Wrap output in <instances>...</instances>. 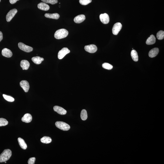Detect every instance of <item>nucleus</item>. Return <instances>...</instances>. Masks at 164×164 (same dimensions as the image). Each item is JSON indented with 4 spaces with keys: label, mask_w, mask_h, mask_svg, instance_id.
I'll return each mask as SVG.
<instances>
[{
    "label": "nucleus",
    "mask_w": 164,
    "mask_h": 164,
    "mask_svg": "<svg viewBox=\"0 0 164 164\" xmlns=\"http://www.w3.org/2000/svg\"><path fill=\"white\" fill-rule=\"evenodd\" d=\"M12 151L7 149L5 150L0 155V162H5L8 161L12 156Z\"/></svg>",
    "instance_id": "f257e3e1"
},
{
    "label": "nucleus",
    "mask_w": 164,
    "mask_h": 164,
    "mask_svg": "<svg viewBox=\"0 0 164 164\" xmlns=\"http://www.w3.org/2000/svg\"><path fill=\"white\" fill-rule=\"evenodd\" d=\"M68 34L67 30L65 29H62L57 30L55 32L54 35L55 38L57 39H61L66 38Z\"/></svg>",
    "instance_id": "f03ea898"
},
{
    "label": "nucleus",
    "mask_w": 164,
    "mask_h": 164,
    "mask_svg": "<svg viewBox=\"0 0 164 164\" xmlns=\"http://www.w3.org/2000/svg\"><path fill=\"white\" fill-rule=\"evenodd\" d=\"M55 125L58 128L63 131H67L70 130V126L68 124L61 121H57Z\"/></svg>",
    "instance_id": "7ed1b4c3"
},
{
    "label": "nucleus",
    "mask_w": 164,
    "mask_h": 164,
    "mask_svg": "<svg viewBox=\"0 0 164 164\" xmlns=\"http://www.w3.org/2000/svg\"><path fill=\"white\" fill-rule=\"evenodd\" d=\"M18 46L20 49L26 52H30L33 51V49L32 47L22 43H19Z\"/></svg>",
    "instance_id": "20e7f679"
},
{
    "label": "nucleus",
    "mask_w": 164,
    "mask_h": 164,
    "mask_svg": "<svg viewBox=\"0 0 164 164\" xmlns=\"http://www.w3.org/2000/svg\"><path fill=\"white\" fill-rule=\"evenodd\" d=\"M122 24L120 22L115 24L112 29V33L114 35H117L122 29Z\"/></svg>",
    "instance_id": "39448f33"
},
{
    "label": "nucleus",
    "mask_w": 164,
    "mask_h": 164,
    "mask_svg": "<svg viewBox=\"0 0 164 164\" xmlns=\"http://www.w3.org/2000/svg\"><path fill=\"white\" fill-rule=\"evenodd\" d=\"M70 52L69 50L66 47H64L58 52V58L59 59H62L67 54Z\"/></svg>",
    "instance_id": "423d86ee"
},
{
    "label": "nucleus",
    "mask_w": 164,
    "mask_h": 164,
    "mask_svg": "<svg viewBox=\"0 0 164 164\" xmlns=\"http://www.w3.org/2000/svg\"><path fill=\"white\" fill-rule=\"evenodd\" d=\"M17 12V10L16 9H14L10 11L6 16V20L7 22H10L14 17Z\"/></svg>",
    "instance_id": "0eeeda50"
},
{
    "label": "nucleus",
    "mask_w": 164,
    "mask_h": 164,
    "mask_svg": "<svg viewBox=\"0 0 164 164\" xmlns=\"http://www.w3.org/2000/svg\"><path fill=\"white\" fill-rule=\"evenodd\" d=\"M85 49L87 52L91 53H94L97 50V47L94 44H91L86 45L85 47Z\"/></svg>",
    "instance_id": "6e6552de"
},
{
    "label": "nucleus",
    "mask_w": 164,
    "mask_h": 164,
    "mask_svg": "<svg viewBox=\"0 0 164 164\" xmlns=\"http://www.w3.org/2000/svg\"><path fill=\"white\" fill-rule=\"evenodd\" d=\"M100 19L104 24H107L109 22V17L107 13H104L100 15Z\"/></svg>",
    "instance_id": "1a4fd4ad"
},
{
    "label": "nucleus",
    "mask_w": 164,
    "mask_h": 164,
    "mask_svg": "<svg viewBox=\"0 0 164 164\" xmlns=\"http://www.w3.org/2000/svg\"><path fill=\"white\" fill-rule=\"evenodd\" d=\"M20 85L25 92H28L30 88V85L27 81L26 80L21 81L20 82Z\"/></svg>",
    "instance_id": "9d476101"
},
{
    "label": "nucleus",
    "mask_w": 164,
    "mask_h": 164,
    "mask_svg": "<svg viewBox=\"0 0 164 164\" xmlns=\"http://www.w3.org/2000/svg\"><path fill=\"white\" fill-rule=\"evenodd\" d=\"M54 110L59 114L61 115H66L67 111L63 108L58 106H55L54 107Z\"/></svg>",
    "instance_id": "9b49d317"
},
{
    "label": "nucleus",
    "mask_w": 164,
    "mask_h": 164,
    "mask_svg": "<svg viewBox=\"0 0 164 164\" xmlns=\"http://www.w3.org/2000/svg\"><path fill=\"white\" fill-rule=\"evenodd\" d=\"M2 54L5 57L10 58L12 56V53L10 50L7 48H5L2 50Z\"/></svg>",
    "instance_id": "f8f14e48"
},
{
    "label": "nucleus",
    "mask_w": 164,
    "mask_h": 164,
    "mask_svg": "<svg viewBox=\"0 0 164 164\" xmlns=\"http://www.w3.org/2000/svg\"><path fill=\"white\" fill-rule=\"evenodd\" d=\"M86 19V17L84 15H80L76 16L74 19V21L76 23H80L83 22Z\"/></svg>",
    "instance_id": "ddd939ff"
},
{
    "label": "nucleus",
    "mask_w": 164,
    "mask_h": 164,
    "mask_svg": "<svg viewBox=\"0 0 164 164\" xmlns=\"http://www.w3.org/2000/svg\"><path fill=\"white\" fill-rule=\"evenodd\" d=\"M39 9L44 11H47L50 9V7L48 5L44 2H41L37 5Z\"/></svg>",
    "instance_id": "4468645a"
},
{
    "label": "nucleus",
    "mask_w": 164,
    "mask_h": 164,
    "mask_svg": "<svg viewBox=\"0 0 164 164\" xmlns=\"http://www.w3.org/2000/svg\"><path fill=\"white\" fill-rule=\"evenodd\" d=\"M32 117L31 115L29 113L25 114L22 118V121L26 123H29L32 121Z\"/></svg>",
    "instance_id": "2eb2a0df"
},
{
    "label": "nucleus",
    "mask_w": 164,
    "mask_h": 164,
    "mask_svg": "<svg viewBox=\"0 0 164 164\" xmlns=\"http://www.w3.org/2000/svg\"><path fill=\"white\" fill-rule=\"evenodd\" d=\"M20 66L22 70H27L29 68L30 64L28 61L26 60H22L21 62Z\"/></svg>",
    "instance_id": "dca6fc26"
},
{
    "label": "nucleus",
    "mask_w": 164,
    "mask_h": 164,
    "mask_svg": "<svg viewBox=\"0 0 164 164\" xmlns=\"http://www.w3.org/2000/svg\"><path fill=\"white\" fill-rule=\"evenodd\" d=\"M159 49L158 48H154L151 49L149 53V55L150 57L153 58L156 57L158 54Z\"/></svg>",
    "instance_id": "f3484780"
},
{
    "label": "nucleus",
    "mask_w": 164,
    "mask_h": 164,
    "mask_svg": "<svg viewBox=\"0 0 164 164\" xmlns=\"http://www.w3.org/2000/svg\"><path fill=\"white\" fill-rule=\"evenodd\" d=\"M45 17L47 18L57 20L60 17V15L57 13L50 14L46 13L44 15Z\"/></svg>",
    "instance_id": "a211bd4d"
},
{
    "label": "nucleus",
    "mask_w": 164,
    "mask_h": 164,
    "mask_svg": "<svg viewBox=\"0 0 164 164\" xmlns=\"http://www.w3.org/2000/svg\"><path fill=\"white\" fill-rule=\"evenodd\" d=\"M156 41V39L155 36L151 35L150 37L148 38L146 41V43L147 45H152L155 43Z\"/></svg>",
    "instance_id": "6ab92c4d"
},
{
    "label": "nucleus",
    "mask_w": 164,
    "mask_h": 164,
    "mask_svg": "<svg viewBox=\"0 0 164 164\" xmlns=\"http://www.w3.org/2000/svg\"><path fill=\"white\" fill-rule=\"evenodd\" d=\"M32 60L35 64L37 65H39L44 60V59L42 57H41L39 56H36L33 57L32 58Z\"/></svg>",
    "instance_id": "aec40b11"
},
{
    "label": "nucleus",
    "mask_w": 164,
    "mask_h": 164,
    "mask_svg": "<svg viewBox=\"0 0 164 164\" xmlns=\"http://www.w3.org/2000/svg\"><path fill=\"white\" fill-rule=\"evenodd\" d=\"M18 141L20 147L23 150H26L27 148V145L23 139L20 137L19 138Z\"/></svg>",
    "instance_id": "412c9836"
},
{
    "label": "nucleus",
    "mask_w": 164,
    "mask_h": 164,
    "mask_svg": "<svg viewBox=\"0 0 164 164\" xmlns=\"http://www.w3.org/2000/svg\"><path fill=\"white\" fill-rule=\"evenodd\" d=\"M131 55L132 59L134 61L137 62L138 61V56L137 51L134 50H132L131 51Z\"/></svg>",
    "instance_id": "4be33fe9"
},
{
    "label": "nucleus",
    "mask_w": 164,
    "mask_h": 164,
    "mask_svg": "<svg viewBox=\"0 0 164 164\" xmlns=\"http://www.w3.org/2000/svg\"><path fill=\"white\" fill-rule=\"evenodd\" d=\"M41 142L44 143L48 144L51 143L52 139L50 137L48 136H44L41 139Z\"/></svg>",
    "instance_id": "5701e85b"
},
{
    "label": "nucleus",
    "mask_w": 164,
    "mask_h": 164,
    "mask_svg": "<svg viewBox=\"0 0 164 164\" xmlns=\"http://www.w3.org/2000/svg\"><path fill=\"white\" fill-rule=\"evenodd\" d=\"M81 118L83 120H86L87 119V111L85 109L82 110L81 113Z\"/></svg>",
    "instance_id": "b1692460"
},
{
    "label": "nucleus",
    "mask_w": 164,
    "mask_h": 164,
    "mask_svg": "<svg viewBox=\"0 0 164 164\" xmlns=\"http://www.w3.org/2000/svg\"><path fill=\"white\" fill-rule=\"evenodd\" d=\"M156 37L158 39L162 40L164 38V32L162 31H159L156 34Z\"/></svg>",
    "instance_id": "393cba45"
},
{
    "label": "nucleus",
    "mask_w": 164,
    "mask_h": 164,
    "mask_svg": "<svg viewBox=\"0 0 164 164\" xmlns=\"http://www.w3.org/2000/svg\"><path fill=\"white\" fill-rule=\"evenodd\" d=\"M102 67L104 68L109 70L112 69L113 68V66L112 65L107 63H105L103 64Z\"/></svg>",
    "instance_id": "a878e982"
},
{
    "label": "nucleus",
    "mask_w": 164,
    "mask_h": 164,
    "mask_svg": "<svg viewBox=\"0 0 164 164\" xmlns=\"http://www.w3.org/2000/svg\"><path fill=\"white\" fill-rule=\"evenodd\" d=\"M8 121L5 119L0 118V126H6L8 125Z\"/></svg>",
    "instance_id": "bb28decb"
},
{
    "label": "nucleus",
    "mask_w": 164,
    "mask_h": 164,
    "mask_svg": "<svg viewBox=\"0 0 164 164\" xmlns=\"http://www.w3.org/2000/svg\"><path fill=\"white\" fill-rule=\"evenodd\" d=\"M3 96L5 99L8 102H14V99L11 96L3 94Z\"/></svg>",
    "instance_id": "cd10ccee"
},
{
    "label": "nucleus",
    "mask_w": 164,
    "mask_h": 164,
    "mask_svg": "<svg viewBox=\"0 0 164 164\" xmlns=\"http://www.w3.org/2000/svg\"><path fill=\"white\" fill-rule=\"evenodd\" d=\"M43 2L45 3L51 4H55L57 3V0H41Z\"/></svg>",
    "instance_id": "c85d7f7f"
},
{
    "label": "nucleus",
    "mask_w": 164,
    "mask_h": 164,
    "mask_svg": "<svg viewBox=\"0 0 164 164\" xmlns=\"http://www.w3.org/2000/svg\"><path fill=\"white\" fill-rule=\"evenodd\" d=\"M92 0H79V3L83 5H86L92 2Z\"/></svg>",
    "instance_id": "c756f323"
},
{
    "label": "nucleus",
    "mask_w": 164,
    "mask_h": 164,
    "mask_svg": "<svg viewBox=\"0 0 164 164\" xmlns=\"http://www.w3.org/2000/svg\"><path fill=\"white\" fill-rule=\"evenodd\" d=\"M36 158L35 157H31L29 159L28 163L29 164H35Z\"/></svg>",
    "instance_id": "7c9ffc66"
},
{
    "label": "nucleus",
    "mask_w": 164,
    "mask_h": 164,
    "mask_svg": "<svg viewBox=\"0 0 164 164\" xmlns=\"http://www.w3.org/2000/svg\"><path fill=\"white\" fill-rule=\"evenodd\" d=\"M19 0H9L11 4H14L17 1Z\"/></svg>",
    "instance_id": "2f4dec72"
},
{
    "label": "nucleus",
    "mask_w": 164,
    "mask_h": 164,
    "mask_svg": "<svg viewBox=\"0 0 164 164\" xmlns=\"http://www.w3.org/2000/svg\"><path fill=\"white\" fill-rule=\"evenodd\" d=\"M2 39H3V34L2 32L0 31V42L2 41Z\"/></svg>",
    "instance_id": "473e14b6"
},
{
    "label": "nucleus",
    "mask_w": 164,
    "mask_h": 164,
    "mask_svg": "<svg viewBox=\"0 0 164 164\" xmlns=\"http://www.w3.org/2000/svg\"><path fill=\"white\" fill-rule=\"evenodd\" d=\"M5 163H7V162H6V161H5Z\"/></svg>",
    "instance_id": "72a5a7b5"
},
{
    "label": "nucleus",
    "mask_w": 164,
    "mask_h": 164,
    "mask_svg": "<svg viewBox=\"0 0 164 164\" xmlns=\"http://www.w3.org/2000/svg\"><path fill=\"white\" fill-rule=\"evenodd\" d=\"M1 2V0H0V2Z\"/></svg>",
    "instance_id": "f704fd0d"
}]
</instances>
